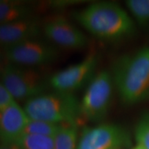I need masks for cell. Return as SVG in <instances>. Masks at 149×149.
Segmentation results:
<instances>
[{
    "label": "cell",
    "instance_id": "6da1fadb",
    "mask_svg": "<svg viewBox=\"0 0 149 149\" xmlns=\"http://www.w3.org/2000/svg\"><path fill=\"white\" fill-rule=\"evenodd\" d=\"M76 22L96 38L116 42L127 38L135 31V23L126 11L114 2L93 3L73 13Z\"/></svg>",
    "mask_w": 149,
    "mask_h": 149
},
{
    "label": "cell",
    "instance_id": "7a4b0ae2",
    "mask_svg": "<svg viewBox=\"0 0 149 149\" xmlns=\"http://www.w3.org/2000/svg\"><path fill=\"white\" fill-rule=\"evenodd\" d=\"M111 75L121 102L132 106L149 99V46L118 57Z\"/></svg>",
    "mask_w": 149,
    "mask_h": 149
},
{
    "label": "cell",
    "instance_id": "5bb4252c",
    "mask_svg": "<svg viewBox=\"0 0 149 149\" xmlns=\"http://www.w3.org/2000/svg\"><path fill=\"white\" fill-rule=\"evenodd\" d=\"M64 125L30 119L24 130V135H43L54 138Z\"/></svg>",
    "mask_w": 149,
    "mask_h": 149
},
{
    "label": "cell",
    "instance_id": "2e32d148",
    "mask_svg": "<svg viewBox=\"0 0 149 149\" xmlns=\"http://www.w3.org/2000/svg\"><path fill=\"white\" fill-rule=\"evenodd\" d=\"M126 5L137 23L145 26L149 25V0H128Z\"/></svg>",
    "mask_w": 149,
    "mask_h": 149
},
{
    "label": "cell",
    "instance_id": "52a82bcc",
    "mask_svg": "<svg viewBox=\"0 0 149 149\" xmlns=\"http://www.w3.org/2000/svg\"><path fill=\"white\" fill-rule=\"evenodd\" d=\"M130 145L127 130L117 124H104L84 128L77 149H124Z\"/></svg>",
    "mask_w": 149,
    "mask_h": 149
},
{
    "label": "cell",
    "instance_id": "d6986e66",
    "mask_svg": "<svg viewBox=\"0 0 149 149\" xmlns=\"http://www.w3.org/2000/svg\"><path fill=\"white\" fill-rule=\"evenodd\" d=\"M1 149H22V147L17 143L12 144H1Z\"/></svg>",
    "mask_w": 149,
    "mask_h": 149
},
{
    "label": "cell",
    "instance_id": "8fae6325",
    "mask_svg": "<svg viewBox=\"0 0 149 149\" xmlns=\"http://www.w3.org/2000/svg\"><path fill=\"white\" fill-rule=\"evenodd\" d=\"M41 27L33 17L0 26V42L3 48L37 39Z\"/></svg>",
    "mask_w": 149,
    "mask_h": 149
},
{
    "label": "cell",
    "instance_id": "7c38bea8",
    "mask_svg": "<svg viewBox=\"0 0 149 149\" xmlns=\"http://www.w3.org/2000/svg\"><path fill=\"white\" fill-rule=\"evenodd\" d=\"M33 8L27 3L22 1L1 0L0 24L13 23L33 17Z\"/></svg>",
    "mask_w": 149,
    "mask_h": 149
},
{
    "label": "cell",
    "instance_id": "5b68a950",
    "mask_svg": "<svg viewBox=\"0 0 149 149\" xmlns=\"http://www.w3.org/2000/svg\"><path fill=\"white\" fill-rule=\"evenodd\" d=\"M113 87L110 71L102 70L95 75L80 101L82 120L97 122L107 117L111 107Z\"/></svg>",
    "mask_w": 149,
    "mask_h": 149
},
{
    "label": "cell",
    "instance_id": "9a60e30c",
    "mask_svg": "<svg viewBox=\"0 0 149 149\" xmlns=\"http://www.w3.org/2000/svg\"><path fill=\"white\" fill-rule=\"evenodd\" d=\"M17 144L22 149H55L54 138L43 135H25Z\"/></svg>",
    "mask_w": 149,
    "mask_h": 149
},
{
    "label": "cell",
    "instance_id": "277c9868",
    "mask_svg": "<svg viewBox=\"0 0 149 149\" xmlns=\"http://www.w3.org/2000/svg\"><path fill=\"white\" fill-rule=\"evenodd\" d=\"M1 80L16 100L26 102L46 93L50 86L49 79L39 70L10 62L1 68Z\"/></svg>",
    "mask_w": 149,
    "mask_h": 149
},
{
    "label": "cell",
    "instance_id": "e0dca14e",
    "mask_svg": "<svg viewBox=\"0 0 149 149\" xmlns=\"http://www.w3.org/2000/svg\"><path fill=\"white\" fill-rule=\"evenodd\" d=\"M135 137L137 144L149 149V112L143 113L135 127Z\"/></svg>",
    "mask_w": 149,
    "mask_h": 149
},
{
    "label": "cell",
    "instance_id": "3957f363",
    "mask_svg": "<svg viewBox=\"0 0 149 149\" xmlns=\"http://www.w3.org/2000/svg\"><path fill=\"white\" fill-rule=\"evenodd\" d=\"M24 109L31 120L77 125L82 120L80 101L74 93H44L26 102Z\"/></svg>",
    "mask_w": 149,
    "mask_h": 149
},
{
    "label": "cell",
    "instance_id": "30bf717a",
    "mask_svg": "<svg viewBox=\"0 0 149 149\" xmlns=\"http://www.w3.org/2000/svg\"><path fill=\"white\" fill-rule=\"evenodd\" d=\"M29 117L24 108L15 102L0 112V135L1 144L17 143L24 136Z\"/></svg>",
    "mask_w": 149,
    "mask_h": 149
},
{
    "label": "cell",
    "instance_id": "8992f818",
    "mask_svg": "<svg viewBox=\"0 0 149 149\" xmlns=\"http://www.w3.org/2000/svg\"><path fill=\"white\" fill-rule=\"evenodd\" d=\"M98 61L97 54L90 53L80 62L53 74L49 78L50 86L55 91L73 93L91 82Z\"/></svg>",
    "mask_w": 149,
    "mask_h": 149
},
{
    "label": "cell",
    "instance_id": "44dd1931",
    "mask_svg": "<svg viewBox=\"0 0 149 149\" xmlns=\"http://www.w3.org/2000/svg\"><path fill=\"white\" fill-rule=\"evenodd\" d=\"M114 149H117V148H114Z\"/></svg>",
    "mask_w": 149,
    "mask_h": 149
},
{
    "label": "cell",
    "instance_id": "ba28073f",
    "mask_svg": "<svg viewBox=\"0 0 149 149\" xmlns=\"http://www.w3.org/2000/svg\"><path fill=\"white\" fill-rule=\"evenodd\" d=\"M57 55L58 50L55 46L37 39L4 48V57L8 62L29 67L49 64Z\"/></svg>",
    "mask_w": 149,
    "mask_h": 149
},
{
    "label": "cell",
    "instance_id": "4fadbf2b",
    "mask_svg": "<svg viewBox=\"0 0 149 149\" xmlns=\"http://www.w3.org/2000/svg\"><path fill=\"white\" fill-rule=\"evenodd\" d=\"M77 134V124H64L54 137L55 149H75Z\"/></svg>",
    "mask_w": 149,
    "mask_h": 149
},
{
    "label": "cell",
    "instance_id": "9c48e42d",
    "mask_svg": "<svg viewBox=\"0 0 149 149\" xmlns=\"http://www.w3.org/2000/svg\"><path fill=\"white\" fill-rule=\"evenodd\" d=\"M43 30L48 40L61 47L81 49L88 44V39L84 33L63 17H57L48 22Z\"/></svg>",
    "mask_w": 149,
    "mask_h": 149
},
{
    "label": "cell",
    "instance_id": "ffe728a7",
    "mask_svg": "<svg viewBox=\"0 0 149 149\" xmlns=\"http://www.w3.org/2000/svg\"><path fill=\"white\" fill-rule=\"evenodd\" d=\"M132 149H145V148H143L142 146H139V145L137 144V146H135L134 148H133Z\"/></svg>",
    "mask_w": 149,
    "mask_h": 149
},
{
    "label": "cell",
    "instance_id": "ac0fdd59",
    "mask_svg": "<svg viewBox=\"0 0 149 149\" xmlns=\"http://www.w3.org/2000/svg\"><path fill=\"white\" fill-rule=\"evenodd\" d=\"M16 100L3 84H0V112L12 105Z\"/></svg>",
    "mask_w": 149,
    "mask_h": 149
}]
</instances>
